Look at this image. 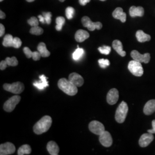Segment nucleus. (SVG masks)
I'll return each instance as SVG.
<instances>
[{
	"mask_svg": "<svg viewBox=\"0 0 155 155\" xmlns=\"http://www.w3.org/2000/svg\"><path fill=\"white\" fill-rule=\"evenodd\" d=\"M89 130L90 132L97 135H101L105 130V127L101 122L97 121H93L90 122L89 125Z\"/></svg>",
	"mask_w": 155,
	"mask_h": 155,
	"instance_id": "nucleus-8",
	"label": "nucleus"
},
{
	"mask_svg": "<svg viewBox=\"0 0 155 155\" xmlns=\"http://www.w3.org/2000/svg\"><path fill=\"white\" fill-rule=\"evenodd\" d=\"M21 45H22V41L20 39L17 37L14 38L12 47H14L15 48H18L21 46Z\"/></svg>",
	"mask_w": 155,
	"mask_h": 155,
	"instance_id": "nucleus-34",
	"label": "nucleus"
},
{
	"mask_svg": "<svg viewBox=\"0 0 155 155\" xmlns=\"http://www.w3.org/2000/svg\"><path fill=\"white\" fill-rule=\"evenodd\" d=\"M83 27L87 28L89 31H93L95 29L100 30L102 28V24L100 22H93L89 17L84 16L82 18Z\"/></svg>",
	"mask_w": 155,
	"mask_h": 155,
	"instance_id": "nucleus-6",
	"label": "nucleus"
},
{
	"mask_svg": "<svg viewBox=\"0 0 155 155\" xmlns=\"http://www.w3.org/2000/svg\"><path fill=\"white\" fill-rule=\"evenodd\" d=\"M27 1H28L29 2H33L35 0H26Z\"/></svg>",
	"mask_w": 155,
	"mask_h": 155,
	"instance_id": "nucleus-44",
	"label": "nucleus"
},
{
	"mask_svg": "<svg viewBox=\"0 0 155 155\" xmlns=\"http://www.w3.org/2000/svg\"><path fill=\"white\" fill-rule=\"evenodd\" d=\"M99 140L101 144L105 147H110L113 144V139L110 133L107 131H104L100 135Z\"/></svg>",
	"mask_w": 155,
	"mask_h": 155,
	"instance_id": "nucleus-11",
	"label": "nucleus"
},
{
	"mask_svg": "<svg viewBox=\"0 0 155 155\" xmlns=\"http://www.w3.org/2000/svg\"><path fill=\"white\" fill-rule=\"evenodd\" d=\"M38 18H39L40 22H41V23H43V24H44V23L45 22V17H43V15H39V16H38Z\"/></svg>",
	"mask_w": 155,
	"mask_h": 155,
	"instance_id": "nucleus-42",
	"label": "nucleus"
},
{
	"mask_svg": "<svg viewBox=\"0 0 155 155\" xmlns=\"http://www.w3.org/2000/svg\"><path fill=\"white\" fill-rule=\"evenodd\" d=\"M91 0H79V4L82 5L84 6L86 5L87 3H89L90 2Z\"/></svg>",
	"mask_w": 155,
	"mask_h": 155,
	"instance_id": "nucleus-41",
	"label": "nucleus"
},
{
	"mask_svg": "<svg viewBox=\"0 0 155 155\" xmlns=\"http://www.w3.org/2000/svg\"><path fill=\"white\" fill-rule=\"evenodd\" d=\"M136 36L138 41L140 43H144L145 41H148L151 39L150 35L144 33V32L141 30H139L137 31Z\"/></svg>",
	"mask_w": 155,
	"mask_h": 155,
	"instance_id": "nucleus-22",
	"label": "nucleus"
},
{
	"mask_svg": "<svg viewBox=\"0 0 155 155\" xmlns=\"http://www.w3.org/2000/svg\"><path fill=\"white\" fill-rule=\"evenodd\" d=\"M90 35L89 32L83 29L78 30L75 35V39L79 43L83 42L85 40L88 39Z\"/></svg>",
	"mask_w": 155,
	"mask_h": 155,
	"instance_id": "nucleus-18",
	"label": "nucleus"
},
{
	"mask_svg": "<svg viewBox=\"0 0 155 155\" xmlns=\"http://www.w3.org/2000/svg\"><path fill=\"white\" fill-rule=\"evenodd\" d=\"M75 14V9L71 6L67 7L66 9V15L68 20L72 19Z\"/></svg>",
	"mask_w": 155,
	"mask_h": 155,
	"instance_id": "nucleus-30",
	"label": "nucleus"
},
{
	"mask_svg": "<svg viewBox=\"0 0 155 155\" xmlns=\"http://www.w3.org/2000/svg\"><path fill=\"white\" fill-rule=\"evenodd\" d=\"M98 50L102 54H104L106 55H109L110 53L111 47L109 46L104 45L102 47H100L98 48Z\"/></svg>",
	"mask_w": 155,
	"mask_h": 155,
	"instance_id": "nucleus-31",
	"label": "nucleus"
},
{
	"mask_svg": "<svg viewBox=\"0 0 155 155\" xmlns=\"http://www.w3.org/2000/svg\"><path fill=\"white\" fill-rule=\"evenodd\" d=\"M43 16L45 17V22L47 24H50L51 22V17L52 13L51 12H43Z\"/></svg>",
	"mask_w": 155,
	"mask_h": 155,
	"instance_id": "nucleus-35",
	"label": "nucleus"
},
{
	"mask_svg": "<svg viewBox=\"0 0 155 155\" xmlns=\"http://www.w3.org/2000/svg\"><path fill=\"white\" fill-rule=\"evenodd\" d=\"M129 14L132 17L143 16L144 14V8L141 6L136 7L134 6H132L130 8Z\"/></svg>",
	"mask_w": 155,
	"mask_h": 155,
	"instance_id": "nucleus-17",
	"label": "nucleus"
},
{
	"mask_svg": "<svg viewBox=\"0 0 155 155\" xmlns=\"http://www.w3.org/2000/svg\"><path fill=\"white\" fill-rule=\"evenodd\" d=\"M6 17V15L4 12L1 11H0V18L1 19H4Z\"/></svg>",
	"mask_w": 155,
	"mask_h": 155,
	"instance_id": "nucleus-43",
	"label": "nucleus"
},
{
	"mask_svg": "<svg viewBox=\"0 0 155 155\" xmlns=\"http://www.w3.org/2000/svg\"><path fill=\"white\" fill-rule=\"evenodd\" d=\"M128 70L133 75L136 77H141L144 73V70L141 65V63L134 60L129 61L128 64Z\"/></svg>",
	"mask_w": 155,
	"mask_h": 155,
	"instance_id": "nucleus-5",
	"label": "nucleus"
},
{
	"mask_svg": "<svg viewBox=\"0 0 155 155\" xmlns=\"http://www.w3.org/2000/svg\"><path fill=\"white\" fill-rule=\"evenodd\" d=\"M152 129L148 130V132L152 134H155V120L152 121Z\"/></svg>",
	"mask_w": 155,
	"mask_h": 155,
	"instance_id": "nucleus-39",
	"label": "nucleus"
},
{
	"mask_svg": "<svg viewBox=\"0 0 155 155\" xmlns=\"http://www.w3.org/2000/svg\"><path fill=\"white\" fill-rule=\"evenodd\" d=\"M21 97L19 95H15L7 100L4 105V109L7 112H11L13 110L17 105L20 102Z\"/></svg>",
	"mask_w": 155,
	"mask_h": 155,
	"instance_id": "nucleus-7",
	"label": "nucleus"
},
{
	"mask_svg": "<svg viewBox=\"0 0 155 155\" xmlns=\"http://www.w3.org/2000/svg\"><path fill=\"white\" fill-rule=\"evenodd\" d=\"M3 87L6 91L16 94L21 93L25 88L24 84L20 82H17L12 84L5 83L3 86Z\"/></svg>",
	"mask_w": 155,
	"mask_h": 155,
	"instance_id": "nucleus-4",
	"label": "nucleus"
},
{
	"mask_svg": "<svg viewBox=\"0 0 155 155\" xmlns=\"http://www.w3.org/2000/svg\"><path fill=\"white\" fill-rule=\"evenodd\" d=\"M47 149L50 155H58L59 152V148L55 141H51L47 145Z\"/></svg>",
	"mask_w": 155,
	"mask_h": 155,
	"instance_id": "nucleus-21",
	"label": "nucleus"
},
{
	"mask_svg": "<svg viewBox=\"0 0 155 155\" xmlns=\"http://www.w3.org/2000/svg\"><path fill=\"white\" fill-rule=\"evenodd\" d=\"M154 136L153 134L148 133L143 134L139 140V145L141 147H147L153 140Z\"/></svg>",
	"mask_w": 155,
	"mask_h": 155,
	"instance_id": "nucleus-13",
	"label": "nucleus"
},
{
	"mask_svg": "<svg viewBox=\"0 0 155 155\" xmlns=\"http://www.w3.org/2000/svg\"><path fill=\"white\" fill-rule=\"evenodd\" d=\"M30 33L35 35H41L43 33V29L39 26H35L32 27L31 29H30Z\"/></svg>",
	"mask_w": 155,
	"mask_h": 155,
	"instance_id": "nucleus-29",
	"label": "nucleus"
},
{
	"mask_svg": "<svg viewBox=\"0 0 155 155\" xmlns=\"http://www.w3.org/2000/svg\"><path fill=\"white\" fill-rule=\"evenodd\" d=\"M41 57H42L40 53L39 52V51H35L33 52V54H32V59H33V61H39Z\"/></svg>",
	"mask_w": 155,
	"mask_h": 155,
	"instance_id": "nucleus-37",
	"label": "nucleus"
},
{
	"mask_svg": "<svg viewBox=\"0 0 155 155\" xmlns=\"http://www.w3.org/2000/svg\"><path fill=\"white\" fill-rule=\"evenodd\" d=\"M155 111V100H150L144 107V113L146 115H150Z\"/></svg>",
	"mask_w": 155,
	"mask_h": 155,
	"instance_id": "nucleus-19",
	"label": "nucleus"
},
{
	"mask_svg": "<svg viewBox=\"0 0 155 155\" xmlns=\"http://www.w3.org/2000/svg\"><path fill=\"white\" fill-rule=\"evenodd\" d=\"M127 111L128 106L127 104L125 102L122 101L117 109L115 115V119L117 122L120 124L124 122L127 116Z\"/></svg>",
	"mask_w": 155,
	"mask_h": 155,
	"instance_id": "nucleus-3",
	"label": "nucleus"
},
{
	"mask_svg": "<svg viewBox=\"0 0 155 155\" xmlns=\"http://www.w3.org/2000/svg\"><path fill=\"white\" fill-rule=\"evenodd\" d=\"M31 147L27 145H23L21 147H20L18 151H17V154L18 155H29L31 153Z\"/></svg>",
	"mask_w": 155,
	"mask_h": 155,
	"instance_id": "nucleus-24",
	"label": "nucleus"
},
{
	"mask_svg": "<svg viewBox=\"0 0 155 155\" xmlns=\"http://www.w3.org/2000/svg\"><path fill=\"white\" fill-rule=\"evenodd\" d=\"M5 61H6L8 66H16L18 64V62L15 56H13L12 58H9V57L6 58Z\"/></svg>",
	"mask_w": 155,
	"mask_h": 155,
	"instance_id": "nucleus-28",
	"label": "nucleus"
},
{
	"mask_svg": "<svg viewBox=\"0 0 155 155\" xmlns=\"http://www.w3.org/2000/svg\"><path fill=\"white\" fill-rule=\"evenodd\" d=\"M100 1H105L106 0H100Z\"/></svg>",
	"mask_w": 155,
	"mask_h": 155,
	"instance_id": "nucleus-46",
	"label": "nucleus"
},
{
	"mask_svg": "<svg viewBox=\"0 0 155 155\" xmlns=\"http://www.w3.org/2000/svg\"><path fill=\"white\" fill-rule=\"evenodd\" d=\"M40 81H35L33 83V86H35L37 89L39 90H43L45 87L49 86L48 82H47V78L45 76V75H41L39 77Z\"/></svg>",
	"mask_w": 155,
	"mask_h": 155,
	"instance_id": "nucleus-15",
	"label": "nucleus"
},
{
	"mask_svg": "<svg viewBox=\"0 0 155 155\" xmlns=\"http://www.w3.org/2000/svg\"><path fill=\"white\" fill-rule=\"evenodd\" d=\"M8 64H7V63L6 61H2L0 63V69L1 70H4L7 67Z\"/></svg>",
	"mask_w": 155,
	"mask_h": 155,
	"instance_id": "nucleus-38",
	"label": "nucleus"
},
{
	"mask_svg": "<svg viewBox=\"0 0 155 155\" xmlns=\"http://www.w3.org/2000/svg\"><path fill=\"white\" fill-rule=\"evenodd\" d=\"M5 33V27L2 24H0V36L2 37Z\"/></svg>",
	"mask_w": 155,
	"mask_h": 155,
	"instance_id": "nucleus-40",
	"label": "nucleus"
},
{
	"mask_svg": "<svg viewBox=\"0 0 155 155\" xmlns=\"http://www.w3.org/2000/svg\"><path fill=\"white\" fill-rule=\"evenodd\" d=\"M15 146L11 143H5L0 145V155H8L13 154L15 152Z\"/></svg>",
	"mask_w": 155,
	"mask_h": 155,
	"instance_id": "nucleus-10",
	"label": "nucleus"
},
{
	"mask_svg": "<svg viewBox=\"0 0 155 155\" xmlns=\"http://www.w3.org/2000/svg\"><path fill=\"white\" fill-rule=\"evenodd\" d=\"M130 55L133 58V60L139 61L140 63H148L150 59V56L149 53H146L145 54H141L136 50H133L131 53Z\"/></svg>",
	"mask_w": 155,
	"mask_h": 155,
	"instance_id": "nucleus-9",
	"label": "nucleus"
},
{
	"mask_svg": "<svg viewBox=\"0 0 155 155\" xmlns=\"http://www.w3.org/2000/svg\"><path fill=\"white\" fill-rule=\"evenodd\" d=\"M2 1H4V0H0V1H1V2H2Z\"/></svg>",
	"mask_w": 155,
	"mask_h": 155,
	"instance_id": "nucleus-47",
	"label": "nucleus"
},
{
	"mask_svg": "<svg viewBox=\"0 0 155 155\" xmlns=\"http://www.w3.org/2000/svg\"><path fill=\"white\" fill-rule=\"evenodd\" d=\"M68 79L77 87H81L84 83L83 77L76 72H73L70 74L68 77Z\"/></svg>",
	"mask_w": 155,
	"mask_h": 155,
	"instance_id": "nucleus-14",
	"label": "nucleus"
},
{
	"mask_svg": "<svg viewBox=\"0 0 155 155\" xmlns=\"http://www.w3.org/2000/svg\"><path fill=\"white\" fill-rule=\"evenodd\" d=\"M56 29L58 31H61L62 29L63 25L65 23V18L63 17H58L56 19Z\"/></svg>",
	"mask_w": 155,
	"mask_h": 155,
	"instance_id": "nucleus-27",
	"label": "nucleus"
},
{
	"mask_svg": "<svg viewBox=\"0 0 155 155\" xmlns=\"http://www.w3.org/2000/svg\"><path fill=\"white\" fill-rule=\"evenodd\" d=\"M58 85L59 88L62 90L64 93L73 96L77 94V87L66 78H61L58 81Z\"/></svg>",
	"mask_w": 155,
	"mask_h": 155,
	"instance_id": "nucleus-2",
	"label": "nucleus"
},
{
	"mask_svg": "<svg viewBox=\"0 0 155 155\" xmlns=\"http://www.w3.org/2000/svg\"><path fill=\"white\" fill-rule=\"evenodd\" d=\"M113 16L116 18L120 20L122 22H125L127 20V14L124 12L121 8H117L113 12Z\"/></svg>",
	"mask_w": 155,
	"mask_h": 155,
	"instance_id": "nucleus-16",
	"label": "nucleus"
},
{
	"mask_svg": "<svg viewBox=\"0 0 155 155\" xmlns=\"http://www.w3.org/2000/svg\"><path fill=\"white\" fill-rule=\"evenodd\" d=\"M112 46L113 49L116 51L122 57H124L126 55V52L123 50V45L122 43L118 40H115L113 41Z\"/></svg>",
	"mask_w": 155,
	"mask_h": 155,
	"instance_id": "nucleus-20",
	"label": "nucleus"
},
{
	"mask_svg": "<svg viewBox=\"0 0 155 155\" xmlns=\"http://www.w3.org/2000/svg\"><path fill=\"white\" fill-rule=\"evenodd\" d=\"M24 53L25 54V56H27V58H32V54H33V52L31 51V50H30L27 47H25L23 49Z\"/></svg>",
	"mask_w": 155,
	"mask_h": 155,
	"instance_id": "nucleus-36",
	"label": "nucleus"
},
{
	"mask_svg": "<svg viewBox=\"0 0 155 155\" xmlns=\"http://www.w3.org/2000/svg\"><path fill=\"white\" fill-rule=\"evenodd\" d=\"M38 51L40 53L41 55L43 58H47L50 56V52L47 49L46 45L45 43H40L38 46Z\"/></svg>",
	"mask_w": 155,
	"mask_h": 155,
	"instance_id": "nucleus-23",
	"label": "nucleus"
},
{
	"mask_svg": "<svg viewBox=\"0 0 155 155\" xmlns=\"http://www.w3.org/2000/svg\"><path fill=\"white\" fill-rule=\"evenodd\" d=\"M98 63L100 64V66L102 68H105L107 67L110 65V61L108 59H101L98 60Z\"/></svg>",
	"mask_w": 155,
	"mask_h": 155,
	"instance_id": "nucleus-32",
	"label": "nucleus"
},
{
	"mask_svg": "<svg viewBox=\"0 0 155 155\" xmlns=\"http://www.w3.org/2000/svg\"><path fill=\"white\" fill-rule=\"evenodd\" d=\"M119 98L118 91L115 88L111 89L107 94V102L111 105L116 104Z\"/></svg>",
	"mask_w": 155,
	"mask_h": 155,
	"instance_id": "nucleus-12",
	"label": "nucleus"
},
{
	"mask_svg": "<svg viewBox=\"0 0 155 155\" xmlns=\"http://www.w3.org/2000/svg\"><path fill=\"white\" fill-rule=\"evenodd\" d=\"M84 54V51L83 48H80L79 47H78L77 49L75 50L72 54V58L74 61H78L82 58Z\"/></svg>",
	"mask_w": 155,
	"mask_h": 155,
	"instance_id": "nucleus-25",
	"label": "nucleus"
},
{
	"mask_svg": "<svg viewBox=\"0 0 155 155\" xmlns=\"http://www.w3.org/2000/svg\"><path fill=\"white\" fill-rule=\"evenodd\" d=\"M13 37L11 35L8 34L6 35L4 38L2 45L5 47H10L13 45Z\"/></svg>",
	"mask_w": 155,
	"mask_h": 155,
	"instance_id": "nucleus-26",
	"label": "nucleus"
},
{
	"mask_svg": "<svg viewBox=\"0 0 155 155\" xmlns=\"http://www.w3.org/2000/svg\"><path fill=\"white\" fill-rule=\"evenodd\" d=\"M28 23L31 27H35L39 25V20L35 17H32L28 20Z\"/></svg>",
	"mask_w": 155,
	"mask_h": 155,
	"instance_id": "nucleus-33",
	"label": "nucleus"
},
{
	"mask_svg": "<svg viewBox=\"0 0 155 155\" xmlns=\"http://www.w3.org/2000/svg\"><path fill=\"white\" fill-rule=\"evenodd\" d=\"M61 2H64L65 0H59Z\"/></svg>",
	"mask_w": 155,
	"mask_h": 155,
	"instance_id": "nucleus-45",
	"label": "nucleus"
},
{
	"mask_svg": "<svg viewBox=\"0 0 155 155\" xmlns=\"http://www.w3.org/2000/svg\"><path fill=\"white\" fill-rule=\"evenodd\" d=\"M52 122V120L51 117L45 116L35 124L33 127V132L36 134H41L47 132L51 127Z\"/></svg>",
	"mask_w": 155,
	"mask_h": 155,
	"instance_id": "nucleus-1",
	"label": "nucleus"
}]
</instances>
